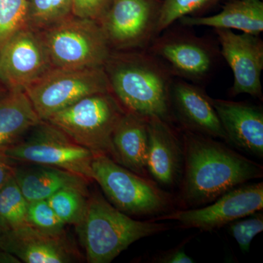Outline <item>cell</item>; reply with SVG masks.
I'll list each match as a JSON object with an SVG mask.
<instances>
[{"label":"cell","instance_id":"cell-31","mask_svg":"<svg viewBox=\"0 0 263 263\" xmlns=\"http://www.w3.org/2000/svg\"><path fill=\"white\" fill-rule=\"evenodd\" d=\"M11 159L0 152V188L13 176L15 166Z\"/></svg>","mask_w":263,"mask_h":263},{"label":"cell","instance_id":"cell-10","mask_svg":"<svg viewBox=\"0 0 263 263\" xmlns=\"http://www.w3.org/2000/svg\"><path fill=\"white\" fill-rule=\"evenodd\" d=\"M160 3L111 0L100 22L112 51L146 49L157 37Z\"/></svg>","mask_w":263,"mask_h":263},{"label":"cell","instance_id":"cell-30","mask_svg":"<svg viewBox=\"0 0 263 263\" xmlns=\"http://www.w3.org/2000/svg\"><path fill=\"white\" fill-rule=\"evenodd\" d=\"M154 262L160 263H193L195 262V260L187 255L183 247H180L160 254L154 259Z\"/></svg>","mask_w":263,"mask_h":263},{"label":"cell","instance_id":"cell-18","mask_svg":"<svg viewBox=\"0 0 263 263\" xmlns=\"http://www.w3.org/2000/svg\"><path fill=\"white\" fill-rule=\"evenodd\" d=\"M15 167L14 178L27 201L48 200L62 189L79 188L88 191L90 181L63 169L29 163Z\"/></svg>","mask_w":263,"mask_h":263},{"label":"cell","instance_id":"cell-11","mask_svg":"<svg viewBox=\"0 0 263 263\" xmlns=\"http://www.w3.org/2000/svg\"><path fill=\"white\" fill-rule=\"evenodd\" d=\"M263 183H243L200 209H187L158 216V220L178 221L183 228L212 231L262 210Z\"/></svg>","mask_w":263,"mask_h":263},{"label":"cell","instance_id":"cell-32","mask_svg":"<svg viewBox=\"0 0 263 263\" xmlns=\"http://www.w3.org/2000/svg\"><path fill=\"white\" fill-rule=\"evenodd\" d=\"M0 262H20V260L11 254L0 249Z\"/></svg>","mask_w":263,"mask_h":263},{"label":"cell","instance_id":"cell-23","mask_svg":"<svg viewBox=\"0 0 263 263\" xmlns=\"http://www.w3.org/2000/svg\"><path fill=\"white\" fill-rule=\"evenodd\" d=\"M72 0H28L27 27L41 32L72 15Z\"/></svg>","mask_w":263,"mask_h":263},{"label":"cell","instance_id":"cell-14","mask_svg":"<svg viewBox=\"0 0 263 263\" xmlns=\"http://www.w3.org/2000/svg\"><path fill=\"white\" fill-rule=\"evenodd\" d=\"M0 249L26 263H70L77 252L66 238L46 234L26 224L0 233Z\"/></svg>","mask_w":263,"mask_h":263},{"label":"cell","instance_id":"cell-1","mask_svg":"<svg viewBox=\"0 0 263 263\" xmlns=\"http://www.w3.org/2000/svg\"><path fill=\"white\" fill-rule=\"evenodd\" d=\"M181 197L189 206L211 203L227 192L262 177V165L212 137L184 130Z\"/></svg>","mask_w":263,"mask_h":263},{"label":"cell","instance_id":"cell-28","mask_svg":"<svg viewBox=\"0 0 263 263\" xmlns=\"http://www.w3.org/2000/svg\"><path fill=\"white\" fill-rule=\"evenodd\" d=\"M254 215V214H253ZM263 230L262 214L246 216V219L230 223L229 230L242 252L247 253L250 249L251 243Z\"/></svg>","mask_w":263,"mask_h":263},{"label":"cell","instance_id":"cell-16","mask_svg":"<svg viewBox=\"0 0 263 263\" xmlns=\"http://www.w3.org/2000/svg\"><path fill=\"white\" fill-rule=\"evenodd\" d=\"M227 141L251 155L263 157L262 108L243 102L213 99Z\"/></svg>","mask_w":263,"mask_h":263},{"label":"cell","instance_id":"cell-20","mask_svg":"<svg viewBox=\"0 0 263 263\" xmlns=\"http://www.w3.org/2000/svg\"><path fill=\"white\" fill-rule=\"evenodd\" d=\"M41 121L25 91L0 92V152L22 141Z\"/></svg>","mask_w":263,"mask_h":263},{"label":"cell","instance_id":"cell-6","mask_svg":"<svg viewBox=\"0 0 263 263\" xmlns=\"http://www.w3.org/2000/svg\"><path fill=\"white\" fill-rule=\"evenodd\" d=\"M91 167L94 181L110 203L127 215H155L167 212L172 203L170 194L107 156L95 155Z\"/></svg>","mask_w":263,"mask_h":263},{"label":"cell","instance_id":"cell-8","mask_svg":"<svg viewBox=\"0 0 263 263\" xmlns=\"http://www.w3.org/2000/svg\"><path fill=\"white\" fill-rule=\"evenodd\" d=\"M38 117L46 121L89 95L110 91L104 67L84 69L53 67L25 90Z\"/></svg>","mask_w":263,"mask_h":263},{"label":"cell","instance_id":"cell-13","mask_svg":"<svg viewBox=\"0 0 263 263\" xmlns=\"http://www.w3.org/2000/svg\"><path fill=\"white\" fill-rule=\"evenodd\" d=\"M220 54L233 72L230 95L248 94L262 98L263 42L257 35L237 34L230 29H216Z\"/></svg>","mask_w":263,"mask_h":263},{"label":"cell","instance_id":"cell-21","mask_svg":"<svg viewBox=\"0 0 263 263\" xmlns=\"http://www.w3.org/2000/svg\"><path fill=\"white\" fill-rule=\"evenodd\" d=\"M183 27H210L214 29L239 30L259 36L263 32L262 0H231L221 11L210 16H184Z\"/></svg>","mask_w":263,"mask_h":263},{"label":"cell","instance_id":"cell-15","mask_svg":"<svg viewBox=\"0 0 263 263\" xmlns=\"http://www.w3.org/2000/svg\"><path fill=\"white\" fill-rule=\"evenodd\" d=\"M171 104L175 120L181 123L184 130L227 141L212 98L200 86L174 78Z\"/></svg>","mask_w":263,"mask_h":263},{"label":"cell","instance_id":"cell-19","mask_svg":"<svg viewBox=\"0 0 263 263\" xmlns=\"http://www.w3.org/2000/svg\"><path fill=\"white\" fill-rule=\"evenodd\" d=\"M116 162L148 179L147 170V118L125 112L113 135Z\"/></svg>","mask_w":263,"mask_h":263},{"label":"cell","instance_id":"cell-3","mask_svg":"<svg viewBox=\"0 0 263 263\" xmlns=\"http://www.w3.org/2000/svg\"><path fill=\"white\" fill-rule=\"evenodd\" d=\"M76 228L89 263L112 262L137 240L168 230L166 224L132 219L98 193L89 196Z\"/></svg>","mask_w":263,"mask_h":263},{"label":"cell","instance_id":"cell-2","mask_svg":"<svg viewBox=\"0 0 263 263\" xmlns=\"http://www.w3.org/2000/svg\"><path fill=\"white\" fill-rule=\"evenodd\" d=\"M110 92L127 112L174 121L171 92L174 77L146 49L112 51L104 66Z\"/></svg>","mask_w":263,"mask_h":263},{"label":"cell","instance_id":"cell-24","mask_svg":"<svg viewBox=\"0 0 263 263\" xmlns=\"http://www.w3.org/2000/svg\"><path fill=\"white\" fill-rule=\"evenodd\" d=\"M89 194L79 188H65L53 194L48 201L65 224H80L87 207Z\"/></svg>","mask_w":263,"mask_h":263},{"label":"cell","instance_id":"cell-17","mask_svg":"<svg viewBox=\"0 0 263 263\" xmlns=\"http://www.w3.org/2000/svg\"><path fill=\"white\" fill-rule=\"evenodd\" d=\"M147 170L157 182L173 186L182 169L183 146L169 123L147 118Z\"/></svg>","mask_w":263,"mask_h":263},{"label":"cell","instance_id":"cell-9","mask_svg":"<svg viewBox=\"0 0 263 263\" xmlns=\"http://www.w3.org/2000/svg\"><path fill=\"white\" fill-rule=\"evenodd\" d=\"M146 50L174 78L195 84L212 76L220 54L212 41L179 29H165L154 38Z\"/></svg>","mask_w":263,"mask_h":263},{"label":"cell","instance_id":"cell-29","mask_svg":"<svg viewBox=\"0 0 263 263\" xmlns=\"http://www.w3.org/2000/svg\"><path fill=\"white\" fill-rule=\"evenodd\" d=\"M110 3L111 0H72V15L100 23Z\"/></svg>","mask_w":263,"mask_h":263},{"label":"cell","instance_id":"cell-7","mask_svg":"<svg viewBox=\"0 0 263 263\" xmlns=\"http://www.w3.org/2000/svg\"><path fill=\"white\" fill-rule=\"evenodd\" d=\"M1 152L12 160L58 167L94 181L91 167L94 154L44 121L22 141Z\"/></svg>","mask_w":263,"mask_h":263},{"label":"cell","instance_id":"cell-25","mask_svg":"<svg viewBox=\"0 0 263 263\" xmlns=\"http://www.w3.org/2000/svg\"><path fill=\"white\" fill-rule=\"evenodd\" d=\"M28 0H0V49L12 36L27 27Z\"/></svg>","mask_w":263,"mask_h":263},{"label":"cell","instance_id":"cell-12","mask_svg":"<svg viewBox=\"0 0 263 263\" xmlns=\"http://www.w3.org/2000/svg\"><path fill=\"white\" fill-rule=\"evenodd\" d=\"M53 68L41 32L24 27L0 49V85L25 90Z\"/></svg>","mask_w":263,"mask_h":263},{"label":"cell","instance_id":"cell-4","mask_svg":"<svg viewBox=\"0 0 263 263\" xmlns=\"http://www.w3.org/2000/svg\"><path fill=\"white\" fill-rule=\"evenodd\" d=\"M126 110L110 91L82 98L44 122L60 129L71 140L116 162L113 135Z\"/></svg>","mask_w":263,"mask_h":263},{"label":"cell","instance_id":"cell-26","mask_svg":"<svg viewBox=\"0 0 263 263\" xmlns=\"http://www.w3.org/2000/svg\"><path fill=\"white\" fill-rule=\"evenodd\" d=\"M27 224L46 234L66 235V224L57 216L48 200L29 202Z\"/></svg>","mask_w":263,"mask_h":263},{"label":"cell","instance_id":"cell-5","mask_svg":"<svg viewBox=\"0 0 263 263\" xmlns=\"http://www.w3.org/2000/svg\"><path fill=\"white\" fill-rule=\"evenodd\" d=\"M40 32L56 68L104 67L113 51L101 25L91 19L72 15Z\"/></svg>","mask_w":263,"mask_h":263},{"label":"cell","instance_id":"cell-22","mask_svg":"<svg viewBox=\"0 0 263 263\" xmlns=\"http://www.w3.org/2000/svg\"><path fill=\"white\" fill-rule=\"evenodd\" d=\"M28 203L13 174L0 188V233L27 224Z\"/></svg>","mask_w":263,"mask_h":263},{"label":"cell","instance_id":"cell-33","mask_svg":"<svg viewBox=\"0 0 263 263\" xmlns=\"http://www.w3.org/2000/svg\"><path fill=\"white\" fill-rule=\"evenodd\" d=\"M4 90H5L4 88H3V86H2L1 85H0V92H2V91H4Z\"/></svg>","mask_w":263,"mask_h":263},{"label":"cell","instance_id":"cell-27","mask_svg":"<svg viewBox=\"0 0 263 263\" xmlns=\"http://www.w3.org/2000/svg\"><path fill=\"white\" fill-rule=\"evenodd\" d=\"M214 0H162L157 27V36L184 16L203 9Z\"/></svg>","mask_w":263,"mask_h":263}]
</instances>
